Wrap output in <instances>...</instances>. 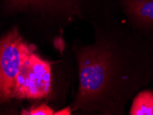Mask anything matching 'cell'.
Returning a JSON list of instances; mask_svg holds the SVG:
<instances>
[{
    "label": "cell",
    "instance_id": "6da1fadb",
    "mask_svg": "<svg viewBox=\"0 0 153 115\" xmlns=\"http://www.w3.org/2000/svg\"><path fill=\"white\" fill-rule=\"evenodd\" d=\"M102 19L95 42L76 51L79 88L73 110L124 115L128 103L152 77L151 46L117 13Z\"/></svg>",
    "mask_w": 153,
    "mask_h": 115
},
{
    "label": "cell",
    "instance_id": "7a4b0ae2",
    "mask_svg": "<svg viewBox=\"0 0 153 115\" xmlns=\"http://www.w3.org/2000/svg\"><path fill=\"white\" fill-rule=\"evenodd\" d=\"M16 11H34L55 23L65 25L97 13L103 15L117 8V0H7Z\"/></svg>",
    "mask_w": 153,
    "mask_h": 115
},
{
    "label": "cell",
    "instance_id": "3957f363",
    "mask_svg": "<svg viewBox=\"0 0 153 115\" xmlns=\"http://www.w3.org/2000/svg\"><path fill=\"white\" fill-rule=\"evenodd\" d=\"M36 47L28 44L15 28L0 39V101L13 99L17 77L24 62Z\"/></svg>",
    "mask_w": 153,
    "mask_h": 115
},
{
    "label": "cell",
    "instance_id": "277c9868",
    "mask_svg": "<svg viewBox=\"0 0 153 115\" xmlns=\"http://www.w3.org/2000/svg\"><path fill=\"white\" fill-rule=\"evenodd\" d=\"M52 90L51 64L33 51L25 60L18 74L13 99H45L50 95Z\"/></svg>",
    "mask_w": 153,
    "mask_h": 115
},
{
    "label": "cell",
    "instance_id": "5b68a950",
    "mask_svg": "<svg viewBox=\"0 0 153 115\" xmlns=\"http://www.w3.org/2000/svg\"><path fill=\"white\" fill-rule=\"evenodd\" d=\"M117 4L126 23L148 41L153 34V0H117Z\"/></svg>",
    "mask_w": 153,
    "mask_h": 115
},
{
    "label": "cell",
    "instance_id": "8992f818",
    "mask_svg": "<svg viewBox=\"0 0 153 115\" xmlns=\"http://www.w3.org/2000/svg\"><path fill=\"white\" fill-rule=\"evenodd\" d=\"M130 115H153V92L151 90L139 91L132 100Z\"/></svg>",
    "mask_w": 153,
    "mask_h": 115
},
{
    "label": "cell",
    "instance_id": "52a82bcc",
    "mask_svg": "<svg viewBox=\"0 0 153 115\" xmlns=\"http://www.w3.org/2000/svg\"><path fill=\"white\" fill-rule=\"evenodd\" d=\"M53 110L48 105L43 104L37 106L30 108L29 110H23L22 114L23 115H53L54 114Z\"/></svg>",
    "mask_w": 153,
    "mask_h": 115
},
{
    "label": "cell",
    "instance_id": "ba28073f",
    "mask_svg": "<svg viewBox=\"0 0 153 115\" xmlns=\"http://www.w3.org/2000/svg\"><path fill=\"white\" fill-rule=\"evenodd\" d=\"M72 109L70 107H67L59 110L57 112H54L55 115H70L71 114Z\"/></svg>",
    "mask_w": 153,
    "mask_h": 115
}]
</instances>
